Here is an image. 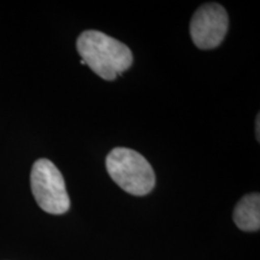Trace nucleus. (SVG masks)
<instances>
[{"mask_svg": "<svg viewBox=\"0 0 260 260\" xmlns=\"http://www.w3.org/2000/svg\"><path fill=\"white\" fill-rule=\"evenodd\" d=\"M77 52L98 76L113 81L133 65V53L126 45L99 30L81 32L76 41Z\"/></svg>", "mask_w": 260, "mask_h": 260, "instance_id": "1", "label": "nucleus"}, {"mask_svg": "<svg viewBox=\"0 0 260 260\" xmlns=\"http://www.w3.org/2000/svg\"><path fill=\"white\" fill-rule=\"evenodd\" d=\"M106 170L113 182L126 193L145 197L153 190L155 174L144 155L134 149L116 147L107 154Z\"/></svg>", "mask_w": 260, "mask_h": 260, "instance_id": "2", "label": "nucleus"}, {"mask_svg": "<svg viewBox=\"0 0 260 260\" xmlns=\"http://www.w3.org/2000/svg\"><path fill=\"white\" fill-rule=\"evenodd\" d=\"M30 186L41 210L51 214H63L70 209V198L63 175L46 158L38 159L30 172Z\"/></svg>", "mask_w": 260, "mask_h": 260, "instance_id": "3", "label": "nucleus"}, {"mask_svg": "<svg viewBox=\"0 0 260 260\" xmlns=\"http://www.w3.org/2000/svg\"><path fill=\"white\" fill-rule=\"evenodd\" d=\"M229 28L226 10L217 3L200 6L190 21V37L194 45L201 50L218 47Z\"/></svg>", "mask_w": 260, "mask_h": 260, "instance_id": "4", "label": "nucleus"}, {"mask_svg": "<svg viewBox=\"0 0 260 260\" xmlns=\"http://www.w3.org/2000/svg\"><path fill=\"white\" fill-rule=\"evenodd\" d=\"M234 223L243 232H258L260 229V195L247 194L237 203L233 213Z\"/></svg>", "mask_w": 260, "mask_h": 260, "instance_id": "5", "label": "nucleus"}, {"mask_svg": "<svg viewBox=\"0 0 260 260\" xmlns=\"http://www.w3.org/2000/svg\"><path fill=\"white\" fill-rule=\"evenodd\" d=\"M255 123H256V139H258V142H259V139H260V119H259V115L256 116V121H255Z\"/></svg>", "mask_w": 260, "mask_h": 260, "instance_id": "6", "label": "nucleus"}]
</instances>
